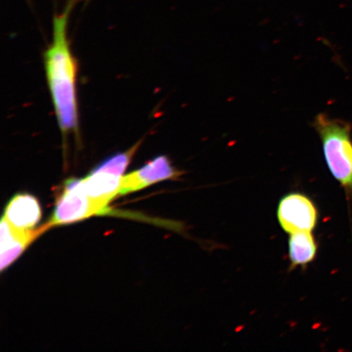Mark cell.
Here are the masks:
<instances>
[{"label":"cell","instance_id":"cell-1","mask_svg":"<svg viewBox=\"0 0 352 352\" xmlns=\"http://www.w3.org/2000/svg\"><path fill=\"white\" fill-rule=\"evenodd\" d=\"M76 0H69L61 14L54 17V42L45 54V67L48 85L64 135L76 131L78 108L76 100L77 67L67 39V23L70 11Z\"/></svg>","mask_w":352,"mask_h":352},{"label":"cell","instance_id":"cell-2","mask_svg":"<svg viewBox=\"0 0 352 352\" xmlns=\"http://www.w3.org/2000/svg\"><path fill=\"white\" fill-rule=\"evenodd\" d=\"M322 143L324 160L330 173L352 195V138L349 122L319 113L312 123Z\"/></svg>","mask_w":352,"mask_h":352},{"label":"cell","instance_id":"cell-3","mask_svg":"<svg viewBox=\"0 0 352 352\" xmlns=\"http://www.w3.org/2000/svg\"><path fill=\"white\" fill-rule=\"evenodd\" d=\"M108 210L87 195L80 179H69L57 200L54 214L47 224L52 228L79 222L94 215L105 214Z\"/></svg>","mask_w":352,"mask_h":352},{"label":"cell","instance_id":"cell-4","mask_svg":"<svg viewBox=\"0 0 352 352\" xmlns=\"http://www.w3.org/2000/svg\"><path fill=\"white\" fill-rule=\"evenodd\" d=\"M318 210L309 197L300 192H292L281 198L277 208V218L283 230L294 233L311 232L318 222Z\"/></svg>","mask_w":352,"mask_h":352},{"label":"cell","instance_id":"cell-5","mask_svg":"<svg viewBox=\"0 0 352 352\" xmlns=\"http://www.w3.org/2000/svg\"><path fill=\"white\" fill-rule=\"evenodd\" d=\"M183 171L176 169L170 160L166 156H160L148 162L138 170L122 176L120 196L142 190L154 184L175 180L182 177Z\"/></svg>","mask_w":352,"mask_h":352},{"label":"cell","instance_id":"cell-6","mask_svg":"<svg viewBox=\"0 0 352 352\" xmlns=\"http://www.w3.org/2000/svg\"><path fill=\"white\" fill-rule=\"evenodd\" d=\"M47 223L38 230H20L3 217L0 228V270L11 266L39 236L50 230Z\"/></svg>","mask_w":352,"mask_h":352},{"label":"cell","instance_id":"cell-7","mask_svg":"<svg viewBox=\"0 0 352 352\" xmlns=\"http://www.w3.org/2000/svg\"><path fill=\"white\" fill-rule=\"evenodd\" d=\"M42 217L41 205L36 197L19 193L12 198L4 211L3 218L20 230H33Z\"/></svg>","mask_w":352,"mask_h":352},{"label":"cell","instance_id":"cell-8","mask_svg":"<svg viewBox=\"0 0 352 352\" xmlns=\"http://www.w3.org/2000/svg\"><path fill=\"white\" fill-rule=\"evenodd\" d=\"M122 176L94 169L86 178L80 179V184L92 200L109 210V202L120 196Z\"/></svg>","mask_w":352,"mask_h":352},{"label":"cell","instance_id":"cell-9","mask_svg":"<svg viewBox=\"0 0 352 352\" xmlns=\"http://www.w3.org/2000/svg\"><path fill=\"white\" fill-rule=\"evenodd\" d=\"M318 253V244L311 232H302L290 235L289 258L292 267H305L314 261Z\"/></svg>","mask_w":352,"mask_h":352},{"label":"cell","instance_id":"cell-10","mask_svg":"<svg viewBox=\"0 0 352 352\" xmlns=\"http://www.w3.org/2000/svg\"><path fill=\"white\" fill-rule=\"evenodd\" d=\"M139 145L140 143L135 144L134 146L129 149V151L109 157V160L102 162V164L95 169L107 171V173H109L122 176L126 167L129 166L131 158L133 157L135 152L138 151Z\"/></svg>","mask_w":352,"mask_h":352}]
</instances>
